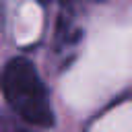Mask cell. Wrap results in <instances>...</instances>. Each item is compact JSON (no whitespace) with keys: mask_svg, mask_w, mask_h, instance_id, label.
I'll list each match as a JSON object with an SVG mask.
<instances>
[{"mask_svg":"<svg viewBox=\"0 0 132 132\" xmlns=\"http://www.w3.org/2000/svg\"><path fill=\"white\" fill-rule=\"evenodd\" d=\"M35 2H37V4H41V6H47V4H50V0H35Z\"/></svg>","mask_w":132,"mask_h":132,"instance_id":"obj_3","label":"cell"},{"mask_svg":"<svg viewBox=\"0 0 132 132\" xmlns=\"http://www.w3.org/2000/svg\"><path fill=\"white\" fill-rule=\"evenodd\" d=\"M0 87L10 109L27 124L37 128L54 126V109L47 89L31 60L21 56L8 60L0 76Z\"/></svg>","mask_w":132,"mask_h":132,"instance_id":"obj_1","label":"cell"},{"mask_svg":"<svg viewBox=\"0 0 132 132\" xmlns=\"http://www.w3.org/2000/svg\"><path fill=\"white\" fill-rule=\"evenodd\" d=\"M4 29V2L0 0V31Z\"/></svg>","mask_w":132,"mask_h":132,"instance_id":"obj_2","label":"cell"}]
</instances>
